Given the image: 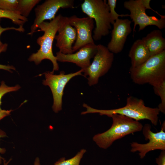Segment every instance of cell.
Listing matches in <instances>:
<instances>
[{"mask_svg":"<svg viewBox=\"0 0 165 165\" xmlns=\"http://www.w3.org/2000/svg\"><path fill=\"white\" fill-rule=\"evenodd\" d=\"M150 0H130L124 2V7L130 12L129 16L134 23L133 36L137 25L139 26V31L143 30L148 26L154 25L159 29L165 27V16L158 19L154 16H149L146 13V9H150L156 13L150 6Z\"/></svg>","mask_w":165,"mask_h":165,"instance_id":"8992f818","label":"cell"},{"mask_svg":"<svg viewBox=\"0 0 165 165\" xmlns=\"http://www.w3.org/2000/svg\"><path fill=\"white\" fill-rule=\"evenodd\" d=\"M128 56L131 59V68L140 66L150 57L149 52L141 39H138L134 42Z\"/></svg>","mask_w":165,"mask_h":165,"instance_id":"2e32d148","label":"cell"},{"mask_svg":"<svg viewBox=\"0 0 165 165\" xmlns=\"http://www.w3.org/2000/svg\"><path fill=\"white\" fill-rule=\"evenodd\" d=\"M57 32L58 34L56 35L54 39L57 41L56 46L59 51L64 54L73 53V44L76 39V31L69 24L68 17L64 16Z\"/></svg>","mask_w":165,"mask_h":165,"instance_id":"5bb4252c","label":"cell"},{"mask_svg":"<svg viewBox=\"0 0 165 165\" xmlns=\"http://www.w3.org/2000/svg\"><path fill=\"white\" fill-rule=\"evenodd\" d=\"M97 51V45L88 44L82 47L75 53L64 54L59 51L56 53V57L57 61L74 63L84 70L90 65V60L94 58Z\"/></svg>","mask_w":165,"mask_h":165,"instance_id":"4fadbf2b","label":"cell"},{"mask_svg":"<svg viewBox=\"0 0 165 165\" xmlns=\"http://www.w3.org/2000/svg\"><path fill=\"white\" fill-rule=\"evenodd\" d=\"M6 18L10 19L13 22L19 26H23L28 21L27 18L21 15L17 12L3 10L0 9V19Z\"/></svg>","mask_w":165,"mask_h":165,"instance_id":"ac0fdd59","label":"cell"},{"mask_svg":"<svg viewBox=\"0 0 165 165\" xmlns=\"http://www.w3.org/2000/svg\"><path fill=\"white\" fill-rule=\"evenodd\" d=\"M12 111V110H0V120L5 117L9 115L10 112Z\"/></svg>","mask_w":165,"mask_h":165,"instance_id":"83f0119b","label":"cell"},{"mask_svg":"<svg viewBox=\"0 0 165 165\" xmlns=\"http://www.w3.org/2000/svg\"><path fill=\"white\" fill-rule=\"evenodd\" d=\"M17 7L18 0H0V9L17 12Z\"/></svg>","mask_w":165,"mask_h":165,"instance_id":"44dd1931","label":"cell"},{"mask_svg":"<svg viewBox=\"0 0 165 165\" xmlns=\"http://www.w3.org/2000/svg\"><path fill=\"white\" fill-rule=\"evenodd\" d=\"M34 165H41L40 160L38 157H36L34 163Z\"/></svg>","mask_w":165,"mask_h":165,"instance_id":"f1b7e54d","label":"cell"},{"mask_svg":"<svg viewBox=\"0 0 165 165\" xmlns=\"http://www.w3.org/2000/svg\"><path fill=\"white\" fill-rule=\"evenodd\" d=\"M131 79L135 83H148L153 87L165 80V50L150 57L143 63L135 68L130 67Z\"/></svg>","mask_w":165,"mask_h":165,"instance_id":"277c9868","label":"cell"},{"mask_svg":"<svg viewBox=\"0 0 165 165\" xmlns=\"http://www.w3.org/2000/svg\"><path fill=\"white\" fill-rule=\"evenodd\" d=\"M20 88L19 85H17L14 86H9L6 84L3 81H2L0 85V110H2L0 106L2 104L1 100L2 97L6 94L18 90Z\"/></svg>","mask_w":165,"mask_h":165,"instance_id":"603a6c76","label":"cell"},{"mask_svg":"<svg viewBox=\"0 0 165 165\" xmlns=\"http://www.w3.org/2000/svg\"><path fill=\"white\" fill-rule=\"evenodd\" d=\"M68 20L76 31V39L72 47L73 53L85 46L95 44L92 35L94 27L93 19L88 16L79 18L74 15L68 17Z\"/></svg>","mask_w":165,"mask_h":165,"instance_id":"8fae6325","label":"cell"},{"mask_svg":"<svg viewBox=\"0 0 165 165\" xmlns=\"http://www.w3.org/2000/svg\"><path fill=\"white\" fill-rule=\"evenodd\" d=\"M9 30H14L20 32H24L25 31L23 26H19L17 28L13 27L4 28L2 27L0 25V47H2L4 44L1 42L0 40V36L1 34L4 31Z\"/></svg>","mask_w":165,"mask_h":165,"instance_id":"d4e9b609","label":"cell"},{"mask_svg":"<svg viewBox=\"0 0 165 165\" xmlns=\"http://www.w3.org/2000/svg\"><path fill=\"white\" fill-rule=\"evenodd\" d=\"M155 94L160 96L161 102L157 107L160 112L165 113V80L159 85L153 87Z\"/></svg>","mask_w":165,"mask_h":165,"instance_id":"ffe728a7","label":"cell"},{"mask_svg":"<svg viewBox=\"0 0 165 165\" xmlns=\"http://www.w3.org/2000/svg\"><path fill=\"white\" fill-rule=\"evenodd\" d=\"M40 0H18L17 12L22 16L27 18L34 7Z\"/></svg>","mask_w":165,"mask_h":165,"instance_id":"e0dca14e","label":"cell"},{"mask_svg":"<svg viewBox=\"0 0 165 165\" xmlns=\"http://www.w3.org/2000/svg\"><path fill=\"white\" fill-rule=\"evenodd\" d=\"M86 110L82 112V115L88 113H98L100 115L108 116L113 114L123 115L134 120H149L154 125L156 126L158 123L160 111L158 108H152L147 107L144 101L132 96L127 97L126 105L124 106L115 109L101 110L93 108L84 103L82 105Z\"/></svg>","mask_w":165,"mask_h":165,"instance_id":"6da1fadb","label":"cell"},{"mask_svg":"<svg viewBox=\"0 0 165 165\" xmlns=\"http://www.w3.org/2000/svg\"><path fill=\"white\" fill-rule=\"evenodd\" d=\"M107 2L109 7L111 18L114 23L116 19L119 18V17L129 16V14H119L116 12L115 9L117 2L116 0H108Z\"/></svg>","mask_w":165,"mask_h":165,"instance_id":"7402d4cb","label":"cell"},{"mask_svg":"<svg viewBox=\"0 0 165 165\" xmlns=\"http://www.w3.org/2000/svg\"><path fill=\"white\" fill-rule=\"evenodd\" d=\"M97 51L93 62L83 70L84 76H88V84L90 86L97 84L99 78L108 72L114 60V54L107 47L101 44L97 45Z\"/></svg>","mask_w":165,"mask_h":165,"instance_id":"52a82bcc","label":"cell"},{"mask_svg":"<svg viewBox=\"0 0 165 165\" xmlns=\"http://www.w3.org/2000/svg\"><path fill=\"white\" fill-rule=\"evenodd\" d=\"M132 21L128 19H116L113 24L111 38L107 47L111 53L117 54L123 50L128 36L132 31Z\"/></svg>","mask_w":165,"mask_h":165,"instance_id":"7c38bea8","label":"cell"},{"mask_svg":"<svg viewBox=\"0 0 165 165\" xmlns=\"http://www.w3.org/2000/svg\"><path fill=\"white\" fill-rule=\"evenodd\" d=\"M75 8L73 0H47L35 8V18L28 35L32 36L36 32L39 25L46 20L54 19L61 8Z\"/></svg>","mask_w":165,"mask_h":165,"instance_id":"30bf717a","label":"cell"},{"mask_svg":"<svg viewBox=\"0 0 165 165\" xmlns=\"http://www.w3.org/2000/svg\"><path fill=\"white\" fill-rule=\"evenodd\" d=\"M158 165H165V150L161 151L160 155L156 159Z\"/></svg>","mask_w":165,"mask_h":165,"instance_id":"484cf974","label":"cell"},{"mask_svg":"<svg viewBox=\"0 0 165 165\" xmlns=\"http://www.w3.org/2000/svg\"><path fill=\"white\" fill-rule=\"evenodd\" d=\"M11 160V159H10L7 162H6L5 159H4L3 160V165H8V164H9V162Z\"/></svg>","mask_w":165,"mask_h":165,"instance_id":"f546056e","label":"cell"},{"mask_svg":"<svg viewBox=\"0 0 165 165\" xmlns=\"http://www.w3.org/2000/svg\"><path fill=\"white\" fill-rule=\"evenodd\" d=\"M6 136V134L2 130H0V139L1 138L5 137ZM6 149L4 148H2L0 147V153L4 154L6 152ZM4 159L0 155V164L2 163V161Z\"/></svg>","mask_w":165,"mask_h":165,"instance_id":"4316f807","label":"cell"},{"mask_svg":"<svg viewBox=\"0 0 165 165\" xmlns=\"http://www.w3.org/2000/svg\"><path fill=\"white\" fill-rule=\"evenodd\" d=\"M83 70L81 69L73 73L65 74L64 71L60 72L58 75H54L51 72H47L44 74L45 79L42 84L48 86L52 94L53 104L52 108L55 113H58L62 109V97L64 90L66 84L73 77L77 75H82Z\"/></svg>","mask_w":165,"mask_h":165,"instance_id":"ba28073f","label":"cell"},{"mask_svg":"<svg viewBox=\"0 0 165 165\" xmlns=\"http://www.w3.org/2000/svg\"><path fill=\"white\" fill-rule=\"evenodd\" d=\"M108 117L112 120L110 128L104 132L95 134L93 138L94 141L101 148L107 149L116 141L142 130L143 126L139 121L118 114Z\"/></svg>","mask_w":165,"mask_h":165,"instance_id":"3957f363","label":"cell"},{"mask_svg":"<svg viewBox=\"0 0 165 165\" xmlns=\"http://www.w3.org/2000/svg\"><path fill=\"white\" fill-rule=\"evenodd\" d=\"M82 12L94 20L96 27L92 36L97 41L108 35L111 29L112 20L109 8L106 0H85L81 5Z\"/></svg>","mask_w":165,"mask_h":165,"instance_id":"5b68a950","label":"cell"},{"mask_svg":"<svg viewBox=\"0 0 165 165\" xmlns=\"http://www.w3.org/2000/svg\"><path fill=\"white\" fill-rule=\"evenodd\" d=\"M86 151L85 149H82L73 157L68 160L65 157L61 158L53 165H79L81 160Z\"/></svg>","mask_w":165,"mask_h":165,"instance_id":"d6986e66","label":"cell"},{"mask_svg":"<svg viewBox=\"0 0 165 165\" xmlns=\"http://www.w3.org/2000/svg\"><path fill=\"white\" fill-rule=\"evenodd\" d=\"M150 124H145L143 126L142 131L146 143L141 144L133 142L130 144V152H138L141 159L144 158L148 152L156 150H165V122L163 123L160 130L154 133L151 130Z\"/></svg>","mask_w":165,"mask_h":165,"instance_id":"9c48e42d","label":"cell"},{"mask_svg":"<svg viewBox=\"0 0 165 165\" xmlns=\"http://www.w3.org/2000/svg\"><path fill=\"white\" fill-rule=\"evenodd\" d=\"M8 47V44L6 43H4L3 45L0 47V54L2 52H5L6 50ZM0 69L7 71L10 72H12V70H15V68L12 65H3L0 64Z\"/></svg>","mask_w":165,"mask_h":165,"instance_id":"cb8c5ba5","label":"cell"},{"mask_svg":"<svg viewBox=\"0 0 165 165\" xmlns=\"http://www.w3.org/2000/svg\"><path fill=\"white\" fill-rule=\"evenodd\" d=\"M63 17L61 14H59L50 22L44 21L39 25L38 28L39 29L36 32H44L43 35L37 39V43L40 46V48L37 52L33 53L28 59L29 61L34 62L36 65L43 60H50L53 65V69L51 71L53 73L54 71L59 70V66L56 57L53 53V44Z\"/></svg>","mask_w":165,"mask_h":165,"instance_id":"7a4b0ae2","label":"cell"},{"mask_svg":"<svg viewBox=\"0 0 165 165\" xmlns=\"http://www.w3.org/2000/svg\"><path fill=\"white\" fill-rule=\"evenodd\" d=\"M141 39L148 49L150 57L165 50V39L160 30H153Z\"/></svg>","mask_w":165,"mask_h":165,"instance_id":"9a60e30c","label":"cell"}]
</instances>
